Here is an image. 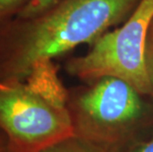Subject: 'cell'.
Segmentation results:
<instances>
[{"mask_svg":"<svg viewBox=\"0 0 153 152\" xmlns=\"http://www.w3.org/2000/svg\"><path fill=\"white\" fill-rule=\"evenodd\" d=\"M68 96L74 134L106 147L129 136L145 121L147 107L142 96L123 80L105 77Z\"/></svg>","mask_w":153,"mask_h":152,"instance_id":"cell-3","label":"cell"},{"mask_svg":"<svg viewBox=\"0 0 153 152\" xmlns=\"http://www.w3.org/2000/svg\"><path fill=\"white\" fill-rule=\"evenodd\" d=\"M152 22L153 0H140L122 27L107 32L91 44L86 54L68 61L67 72L90 83L114 77L143 96L151 95L145 47Z\"/></svg>","mask_w":153,"mask_h":152,"instance_id":"cell-2","label":"cell"},{"mask_svg":"<svg viewBox=\"0 0 153 152\" xmlns=\"http://www.w3.org/2000/svg\"><path fill=\"white\" fill-rule=\"evenodd\" d=\"M29 0H0V25L15 17Z\"/></svg>","mask_w":153,"mask_h":152,"instance_id":"cell-7","label":"cell"},{"mask_svg":"<svg viewBox=\"0 0 153 152\" xmlns=\"http://www.w3.org/2000/svg\"><path fill=\"white\" fill-rule=\"evenodd\" d=\"M0 152H16L10 146L4 133L0 130Z\"/></svg>","mask_w":153,"mask_h":152,"instance_id":"cell-10","label":"cell"},{"mask_svg":"<svg viewBox=\"0 0 153 152\" xmlns=\"http://www.w3.org/2000/svg\"><path fill=\"white\" fill-rule=\"evenodd\" d=\"M145 63L146 70L149 79V84L151 88V95L153 97V22L149 28L147 40H146L145 47Z\"/></svg>","mask_w":153,"mask_h":152,"instance_id":"cell-8","label":"cell"},{"mask_svg":"<svg viewBox=\"0 0 153 152\" xmlns=\"http://www.w3.org/2000/svg\"><path fill=\"white\" fill-rule=\"evenodd\" d=\"M41 152H107V148L74 134Z\"/></svg>","mask_w":153,"mask_h":152,"instance_id":"cell-5","label":"cell"},{"mask_svg":"<svg viewBox=\"0 0 153 152\" xmlns=\"http://www.w3.org/2000/svg\"><path fill=\"white\" fill-rule=\"evenodd\" d=\"M126 152H153V136L134 145Z\"/></svg>","mask_w":153,"mask_h":152,"instance_id":"cell-9","label":"cell"},{"mask_svg":"<svg viewBox=\"0 0 153 152\" xmlns=\"http://www.w3.org/2000/svg\"><path fill=\"white\" fill-rule=\"evenodd\" d=\"M0 130L16 152H41L74 135L69 110L24 81L0 82Z\"/></svg>","mask_w":153,"mask_h":152,"instance_id":"cell-4","label":"cell"},{"mask_svg":"<svg viewBox=\"0 0 153 152\" xmlns=\"http://www.w3.org/2000/svg\"><path fill=\"white\" fill-rule=\"evenodd\" d=\"M60 0H29L24 7H23L15 18L18 19H29L35 16L40 15L41 13L53 7V5L59 2Z\"/></svg>","mask_w":153,"mask_h":152,"instance_id":"cell-6","label":"cell"},{"mask_svg":"<svg viewBox=\"0 0 153 152\" xmlns=\"http://www.w3.org/2000/svg\"><path fill=\"white\" fill-rule=\"evenodd\" d=\"M140 0H60L29 19L0 25V82L24 81L38 62L93 44L131 16Z\"/></svg>","mask_w":153,"mask_h":152,"instance_id":"cell-1","label":"cell"}]
</instances>
